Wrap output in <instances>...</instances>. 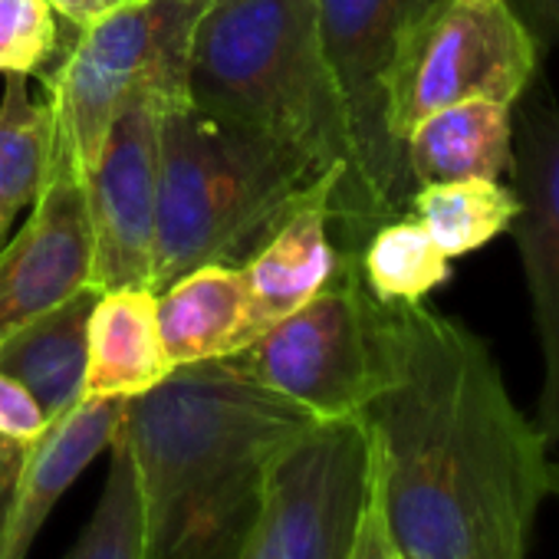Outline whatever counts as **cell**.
<instances>
[{"label":"cell","instance_id":"6da1fadb","mask_svg":"<svg viewBox=\"0 0 559 559\" xmlns=\"http://www.w3.org/2000/svg\"><path fill=\"white\" fill-rule=\"evenodd\" d=\"M382 376L359 412L382 510L408 559H526L549 441L490 346L428 307L379 304Z\"/></svg>","mask_w":559,"mask_h":559},{"label":"cell","instance_id":"7a4b0ae2","mask_svg":"<svg viewBox=\"0 0 559 559\" xmlns=\"http://www.w3.org/2000/svg\"><path fill=\"white\" fill-rule=\"evenodd\" d=\"M317 421L227 359L175 366L129 399L116 441L139 484L142 559H234L276 457Z\"/></svg>","mask_w":559,"mask_h":559},{"label":"cell","instance_id":"3957f363","mask_svg":"<svg viewBox=\"0 0 559 559\" xmlns=\"http://www.w3.org/2000/svg\"><path fill=\"white\" fill-rule=\"evenodd\" d=\"M323 188H336V217H343V175L320 171L300 148L214 119L191 103L165 109L158 116L155 294L207 263L243 266Z\"/></svg>","mask_w":559,"mask_h":559},{"label":"cell","instance_id":"277c9868","mask_svg":"<svg viewBox=\"0 0 559 559\" xmlns=\"http://www.w3.org/2000/svg\"><path fill=\"white\" fill-rule=\"evenodd\" d=\"M188 103L343 175V217L366 227L317 0H207L188 53Z\"/></svg>","mask_w":559,"mask_h":559},{"label":"cell","instance_id":"5b68a950","mask_svg":"<svg viewBox=\"0 0 559 559\" xmlns=\"http://www.w3.org/2000/svg\"><path fill=\"white\" fill-rule=\"evenodd\" d=\"M207 0H129L83 27L67 60L47 76L53 148L80 178L93 168L112 122L152 103H188V53Z\"/></svg>","mask_w":559,"mask_h":559},{"label":"cell","instance_id":"8992f818","mask_svg":"<svg viewBox=\"0 0 559 559\" xmlns=\"http://www.w3.org/2000/svg\"><path fill=\"white\" fill-rule=\"evenodd\" d=\"M539 57L510 0H431L405 27L395 53L392 135L405 148L415 122L464 99L516 106L539 76Z\"/></svg>","mask_w":559,"mask_h":559},{"label":"cell","instance_id":"52a82bcc","mask_svg":"<svg viewBox=\"0 0 559 559\" xmlns=\"http://www.w3.org/2000/svg\"><path fill=\"white\" fill-rule=\"evenodd\" d=\"M221 359L313 418L359 415L379 385L382 349L379 300L362 284L356 250L326 290Z\"/></svg>","mask_w":559,"mask_h":559},{"label":"cell","instance_id":"ba28073f","mask_svg":"<svg viewBox=\"0 0 559 559\" xmlns=\"http://www.w3.org/2000/svg\"><path fill=\"white\" fill-rule=\"evenodd\" d=\"M431 0H317L320 44L343 109L362 221L395 217L415 185L389 122V80L405 27Z\"/></svg>","mask_w":559,"mask_h":559},{"label":"cell","instance_id":"9c48e42d","mask_svg":"<svg viewBox=\"0 0 559 559\" xmlns=\"http://www.w3.org/2000/svg\"><path fill=\"white\" fill-rule=\"evenodd\" d=\"M369 487L366 421L320 418L276 457L257 523L234 559H346Z\"/></svg>","mask_w":559,"mask_h":559},{"label":"cell","instance_id":"30bf717a","mask_svg":"<svg viewBox=\"0 0 559 559\" xmlns=\"http://www.w3.org/2000/svg\"><path fill=\"white\" fill-rule=\"evenodd\" d=\"M513 109V162L507 175L520 211L510 234L520 250L543 353L533 425L552 444L559 441V106L536 76Z\"/></svg>","mask_w":559,"mask_h":559},{"label":"cell","instance_id":"8fae6325","mask_svg":"<svg viewBox=\"0 0 559 559\" xmlns=\"http://www.w3.org/2000/svg\"><path fill=\"white\" fill-rule=\"evenodd\" d=\"M158 116L152 103L126 109L83 175L93 227V290L152 287L158 234Z\"/></svg>","mask_w":559,"mask_h":559},{"label":"cell","instance_id":"7c38bea8","mask_svg":"<svg viewBox=\"0 0 559 559\" xmlns=\"http://www.w3.org/2000/svg\"><path fill=\"white\" fill-rule=\"evenodd\" d=\"M93 287V227L83 178L50 158L34 211L0 250V340Z\"/></svg>","mask_w":559,"mask_h":559},{"label":"cell","instance_id":"4fadbf2b","mask_svg":"<svg viewBox=\"0 0 559 559\" xmlns=\"http://www.w3.org/2000/svg\"><path fill=\"white\" fill-rule=\"evenodd\" d=\"M129 399H83L27 448L0 444V559H27L76 477L109 451Z\"/></svg>","mask_w":559,"mask_h":559},{"label":"cell","instance_id":"5bb4252c","mask_svg":"<svg viewBox=\"0 0 559 559\" xmlns=\"http://www.w3.org/2000/svg\"><path fill=\"white\" fill-rule=\"evenodd\" d=\"M333 221H336V188H323L310 201H304L243 263L247 304L237 333V349H243L263 330L297 313L304 304H310L346 266L353 250L343 253L333 243L330 237Z\"/></svg>","mask_w":559,"mask_h":559},{"label":"cell","instance_id":"9a60e30c","mask_svg":"<svg viewBox=\"0 0 559 559\" xmlns=\"http://www.w3.org/2000/svg\"><path fill=\"white\" fill-rule=\"evenodd\" d=\"M171 369L158 333V294L148 287L99 294L86 333L83 399H135Z\"/></svg>","mask_w":559,"mask_h":559},{"label":"cell","instance_id":"2e32d148","mask_svg":"<svg viewBox=\"0 0 559 559\" xmlns=\"http://www.w3.org/2000/svg\"><path fill=\"white\" fill-rule=\"evenodd\" d=\"M513 162V106L490 99H464L444 106L405 135V165L412 185L493 178L500 181Z\"/></svg>","mask_w":559,"mask_h":559},{"label":"cell","instance_id":"e0dca14e","mask_svg":"<svg viewBox=\"0 0 559 559\" xmlns=\"http://www.w3.org/2000/svg\"><path fill=\"white\" fill-rule=\"evenodd\" d=\"M96 297L90 287L0 340V372L31 389L50 421L83 402L86 333Z\"/></svg>","mask_w":559,"mask_h":559},{"label":"cell","instance_id":"ac0fdd59","mask_svg":"<svg viewBox=\"0 0 559 559\" xmlns=\"http://www.w3.org/2000/svg\"><path fill=\"white\" fill-rule=\"evenodd\" d=\"M247 304L243 266L207 263L158 294V333L171 366L221 359L237 349Z\"/></svg>","mask_w":559,"mask_h":559},{"label":"cell","instance_id":"d6986e66","mask_svg":"<svg viewBox=\"0 0 559 559\" xmlns=\"http://www.w3.org/2000/svg\"><path fill=\"white\" fill-rule=\"evenodd\" d=\"M412 217L431 234V240L454 260L487 247L510 230L520 201L510 185L493 178H464L421 185L408 198Z\"/></svg>","mask_w":559,"mask_h":559},{"label":"cell","instance_id":"ffe728a7","mask_svg":"<svg viewBox=\"0 0 559 559\" xmlns=\"http://www.w3.org/2000/svg\"><path fill=\"white\" fill-rule=\"evenodd\" d=\"M356 260L366 290L382 307H418L451 276V257L415 217L376 224Z\"/></svg>","mask_w":559,"mask_h":559},{"label":"cell","instance_id":"44dd1931","mask_svg":"<svg viewBox=\"0 0 559 559\" xmlns=\"http://www.w3.org/2000/svg\"><path fill=\"white\" fill-rule=\"evenodd\" d=\"M50 148V106L31 99L24 73H8V86L0 96V250L11 240L14 217L34 204L40 191Z\"/></svg>","mask_w":559,"mask_h":559},{"label":"cell","instance_id":"7402d4cb","mask_svg":"<svg viewBox=\"0 0 559 559\" xmlns=\"http://www.w3.org/2000/svg\"><path fill=\"white\" fill-rule=\"evenodd\" d=\"M63 559H142V500L129 451L112 438L99 503Z\"/></svg>","mask_w":559,"mask_h":559},{"label":"cell","instance_id":"603a6c76","mask_svg":"<svg viewBox=\"0 0 559 559\" xmlns=\"http://www.w3.org/2000/svg\"><path fill=\"white\" fill-rule=\"evenodd\" d=\"M57 14L47 0H0V73H40L57 53Z\"/></svg>","mask_w":559,"mask_h":559},{"label":"cell","instance_id":"cb8c5ba5","mask_svg":"<svg viewBox=\"0 0 559 559\" xmlns=\"http://www.w3.org/2000/svg\"><path fill=\"white\" fill-rule=\"evenodd\" d=\"M50 428L40 402L17 379L0 372V444L27 448Z\"/></svg>","mask_w":559,"mask_h":559},{"label":"cell","instance_id":"d4e9b609","mask_svg":"<svg viewBox=\"0 0 559 559\" xmlns=\"http://www.w3.org/2000/svg\"><path fill=\"white\" fill-rule=\"evenodd\" d=\"M346 559H408L392 530H389V520H385V510H382V497H379V484H376V467H372V487H369V500L362 507V516H359V526H356V539H353V549Z\"/></svg>","mask_w":559,"mask_h":559},{"label":"cell","instance_id":"484cf974","mask_svg":"<svg viewBox=\"0 0 559 559\" xmlns=\"http://www.w3.org/2000/svg\"><path fill=\"white\" fill-rule=\"evenodd\" d=\"M510 8L543 53L559 50V0H510Z\"/></svg>","mask_w":559,"mask_h":559},{"label":"cell","instance_id":"4316f807","mask_svg":"<svg viewBox=\"0 0 559 559\" xmlns=\"http://www.w3.org/2000/svg\"><path fill=\"white\" fill-rule=\"evenodd\" d=\"M47 4L53 8V14H60L67 24H73L76 31L96 24L99 17L112 14L116 8L129 4V0H47Z\"/></svg>","mask_w":559,"mask_h":559},{"label":"cell","instance_id":"83f0119b","mask_svg":"<svg viewBox=\"0 0 559 559\" xmlns=\"http://www.w3.org/2000/svg\"><path fill=\"white\" fill-rule=\"evenodd\" d=\"M549 493L559 497V461H549Z\"/></svg>","mask_w":559,"mask_h":559}]
</instances>
